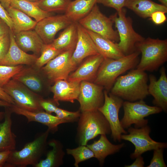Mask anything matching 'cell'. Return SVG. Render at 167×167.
Masks as SVG:
<instances>
[{"mask_svg":"<svg viewBox=\"0 0 167 167\" xmlns=\"http://www.w3.org/2000/svg\"><path fill=\"white\" fill-rule=\"evenodd\" d=\"M148 76L145 71L137 68L120 76L111 89V93L123 100L134 102L143 100L149 94Z\"/></svg>","mask_w":167,"mask_h":167,"instance_id":"6da1fadb","label":"cell"},{"mask_svg":"<svg viewBox=\"0 0 167 167\" xmlns=\"http://www.w3.org/2000/svg\"><path fill=\"white\" fill-rule=\"evenodd\" d=\"M140 52L135 51L117 59L104 58L97 71L94 83L110 90L117 79L126 71L136 67Z\"/></svg>","mask_w":167,"mask_h":167,"instance_id":"7a4b0ae2","label":"cell"},{"mask_svg":"<svg viewBox=\"0 0 167 167\" xmlns=\"http://www.w3.org/2000/svg\"><path fill=\"white\" fill-rule=\"evenodd\" d=\"M135 51L141 53L137 69L143 71L157 70L167 61V39L148 37L137 43Z\"/></svg>","mask_w":167,"mask_h":167,"instance_id":"3957f363","label":"cell"},{"mask_svg":"<svg viewBox=\"0 0 167 167\" xmlns=\"http://www.w3.org/2000/svg\"><path fill=\"white\" fill-rule=\"evenodd\" d=\"M50 132L48 128L33 140L26 144L20 150L11 151L4 166L25 167L32 165L34 167L41 160L46 149Z\"/></svg>","mask_w":167,"mask_h":167,"instance_id":"277c9868","label":"cell"},{"mask_svg":"<svg viewBox=\"0 0 167 167\" xmlns=\"http://www.w3.org/2000/svg\"><path fill=\"white\" fill-rule=\"evenodd\" d=\"M78 120L77 138L80 145L88 142L99 135L111 133L109 123L98 110L81 112Z\"/></svg>","mask_w":167,"mask_h":167,"instance_id":"5b68a950","label":"cell"},{"mask_svg":"<svg viewBox=\"0 0 167 167\" xmlns=\"http://www.w3.org/2000/svg\"><path fill=\"white\" fill-rule=\"evenodd\" d=\"M109 17L117 29L119 40L117 44L120 50L125 55L135 51L136 44L145 38L134 30L132 19L126 16V10L123 8Z\"/></svg>","mask_w":167,"mask_h":167,"instance_id":"8992f818","label":"cell"},{"mask_svg":"<svg viewBox=\"0 0 167 167\" xmlns=\"http://www.w3.org/2000/svg\"><path fill=\"white\" fill-rule=\"evenodd\" d=\"M122 106L124 115L120 122L124 129L128 128L133 124L136 128L144 126L148 123V120L145 119V117L162 111L156 106L147 105L143 100L134 102L126 101L123 102Z\"/></svg>","mask_w":167,"mask_h":167,"instance_id":"52a82bcc","label":"cell"},{"mask_svg":"<svg viewBox=\"0 0 167 167\" xmlns=\"http://www.w3.org/2000/svg\"><path fill=\"white\" fill-rule=\"evenodd\" d=\"M2 88L19 107L31 111L44 110L40 105L43 97L19 82L11 79Z\"/></svg>","mask_w":167,"mask_h":167,"instance_id":"ba28073f","label":"cell"},{"mask_svg":"<svg viewBox=\"0 0 167 167\" xmlns=\"http://www.w3.org/2000/svg\"><path fill=\"white\" fill-rule=\"evenodd\" d=\"M78 22L85 29L114 42L119 41L118 32L113 27V21L110 17H107L101 11L96 3L90 12Z\"/></svg>","mask_w":167,"mask_h":167,"instance_id":"9c48e42d","label":"cell"},{"mask_svg":"<svg viewBox=\"0 0 167 167\" xmlns=\"http://www.w3.org/2000/svg\"><path fill=\"white\" fill-rule=\"evenodd\" d=\"M104 101L98 110L104 115L108 122L111 130V135L115 141L120 142L122 134H127L122 126L119 118V112L122 106L123 101L121 98L107 91L104 92Z\"/></svg>","mask_w":167,"mask_h":167,"instance_id":"30bf717a","label":"cell"},{"mask_svg":"<svg viewBox=\"0 0 167 167\" xmlns=\"http://www.w3.org/2000/svg\"><path fill=\"white\" fill-rule=\"evenodd\" d=\"M127 131L129 134H122L121 138V139L129 141L134 145V152L130 155L132 159L136 158L148 151L167 147L166 143L156 142L150 137L151 129L147 125L140 128L130 127Z\"/></svg>","mask_w":167,"mask_h":167,"instance_id":"8fae6325","label":"cell"},{"mask_svg":"<svg viewBox=\"0 0 167 167\" xmlns=\"http://www.w3.org/2000/svg\"><path fill=\"white\" fill-rule=\"evenodd\" d=\"M74 51L62 52L41 68L50 84L59 80H67L70 73L76 68L71 61Z\"/></svg>","mask_w":167,"mask_h":167,"instance_id":"7c38bea8","label":"cell"},{"mask_svg":"<svg viewBox=\"0 0 167 167\" xmlns=\"http://www.w3.org/2000/svg\"><path fill=\"white\" fill-rule=\"evenodd\" d=\"M103 87L95 83L83 80L80 82L77 100L81 112L98 110L103 104Z\"/></svg>","mask_w":167,"mask_h":167,"instance_id":"4fadbf2b","label":"cell"},{"mask_svg":"<svg viewBox=\"0 0 167 167\" xmlns=\"http://www.w3.org/2000/svg\"><path fill=\"white\" fill-rule=\"evenodd\" d=\"M72 22L66 15H52L37 22L34 28L45 44L52 43L60 30L64 29Z\"/></svg>","mask_w":167,"mask_h":167,"instance_id":"5bb4252c","label":"cell"},{"mask_svg":"<svg viewBox=\"0 0 167 167\" xmlns=\"http://www.w3.org/2000/svg\"><path fill=\"white\" fill-rule=\"evenodd\" d=\"M12 79L22 83L42 96L47 85L50 84L41 69L33 65H24L20 71Z\"/></svg>","mask_w":167,"mask_h":167,"instance_id":"9a60e30c","label":"cell"},{"mask_svg":"<svg viewBox=\"0 0 167 167\" xmlns=\"http://www.w3.org/2000/svg\"><path fill=\"white\" fill-rule=\"evenodd\" d=\"M77 31V41L71 57L72 63L75 67L87 57L99 54L90 36L78 22Z\"/></svg>","mask_w":167,"mask_h":167,"instance_id":"2e32d148","label":"cell"},{"mask_svg":"<svg viewBox=\"0 0 167 167\" xmlns=\"http://www.w3.org/2000/svg\"><path fill=\"white\" fill-rule=\"evenodd\" d=\"M160 76L158 79L154 75L148 76L149 84L148 85L149 94L153 97V104L165 112L167 110V77L166 70L162 66L160 70Z\"/></svg>","mask_w":167,"mask_h":167,"instance_id":"e0dca14e","label":"cell"},{"mask_svg":"<svg viewBox=\"0 0 167 167\" xmlns=\"http://www.w3.org/2000/svg\"><path fill=\"white\" fill-rule=\"evenodd\" d=\"M12 113L22 115L27 118L28 122H35L45 125L48 127L50 132H54L58 130L60 124L66 122L57 117L44 110L31 111L21 109L15 105L8 107Z\"/></svg>","mask_w":167,"mask_h":167,"instance_id":"ac0fdd59","label":"cell"},{"mask_svg":"<svg viewBox=\"0 0 167 167\" xmlns=\"http://www.w3.org/2000/svg\"><path fill=\"white\" fill-rule=\"evenodd\" d=\"M9 34L10 48L6 54L0 61V65L14 66L19 65L34 64L38 57L33 54H28L21 49L16 44L14 35L11 30Z\"/></svg>","mask_w":167,"mask_h":167,"instance_id":"d6986e66","label":"cell"},{"mask_svg":"<svg viewBox=\"0 0 167 167\" xmlns=\"http://www.w3.org/2000/svg\"><path fill=\"white\" fill-rule=\"evenodd\" d=\"M104 59L99 54L87 57L74 72L69 75L67 80L80 82L94 80Z\"/></svg>","mask_w":167,"mask_h":167,"instance_id":"ffe728a7","label":"cell"},{"mask_svg":"<svg viewBox=\"0 0 167 167\" xmlns=\"http://www.w3.org/2000/svg\"><path fill=\"white\" fill-rule=\"evenodd\" d=\"M80 82L63 79L56 81L50 88L53 94V99L57 102L65 101L73 103L79 96Z\"/></svg>","mask_w":167,"mask_h":167,"instance_id":"44dd1931","label":"cell"},{"mask_svg":"<svg viewBox=\"0 0 167 167\" xmlns=\"http://www.w3.org/2000/svg\"><path fill=\"white\" fill-rule=\"evenodd\" d=\"M18 46L25 52L31 51L39 57L44 43L35 30L20 32L14 35Z\"/></svg>","mask_w":167,"mask_h":167,"instance_id":"7402d4cb","label":"cell"},{"mask_svg":"<svg viewBox=\"0 0 167 167\" xmlns=\"http://www.w3.org/2000/svg\"><path fill=\"white\" fill-rule=\"evenodd\" d=\"M85 30L92 40L99 53L104 58L117 59L125 56L117 43L90 30Z\"/></svg>","mask_w":167,"mask_h":167,"instance_id":"603a6c76","label":"cell"},{"mask_svg":"<svg viewBox=\"0 0 167 167\" xmlns=\"http://www.w3.org/2000/svg\"><path fill=\"white\" fill-rule=\"evenodd\" d=\"M4 121L0 123V152L15 149L16 136L12 130V113L6 108Z\"/></svg>","mask_w":167,"mask_h":167,"instance_id":"cb8c5ba5","label":"cell"},{"mask_svg":"<svg viewBox=\"0 0 167 167\" xmlns=\"http://www.w3.org/2000/svg\"><path fill=\"white\" fill-rule=\"evenodd\" d=\"M99 139L86 146L93 152L94 157L102 165L105 158L108 155L118 152L124 146V143L115 145L108 139L105 135H101Z\"/></svg>","mask_w":167,"mask_h":167,"instance_id":"d4e9b609","label":"cell"},{"mask_svg":"<svg viewBox=\"0 0 167 167\" xmlns=\"http://www.w3.org/2000/svg\"><path fill=\"white\" fill-rule=\"evenodd\" d=\"M124 7L132 10L141 17H150L156 11L167 12V7L152 0H126Z\"/></svg>","mask_w":167,"mask_h":167,"instance_id":"484cf974","label":"cell"},{"mask_svg":"<svg viewBox=\"0 0 167 167\" xmlns=\"http://www.w3.org/2000/svg\"><path fill=\"white\" fill-rule=\"evenodd\" d=\"M78 22H73L64 29L51 43L56 49L62 52L74 50L78 40Z\"/></svg>","mask_w":167,"mask_h":167,"instance_id":"4316f807","label":"cell"},{"mask_svg":"<svg viewBox=\"0 0 167 167\" xmlns=\"http://www.w3.org/2000/svg\"><path fill=\"white\" fill-rule=\"evenodd\" d=\"M96 0H75L70 2L65 14L72 22H78L91 11Z\"/></svg>","mask_w":167,"mask_h":167,"instance_id":"83f0119b","label":"cell"},{"mask_svg":"<svg viewBox=\"0 0 167 167\" xmlns=\"http://www.w3.org/2000/svg\"><path fill=\"white\" fill-rule=\"evenodd\" d=\"M6 10L13 23L11 31L14 35L21 31L34 28L37 22L22 11L11 6Z\"/></svg>","mask_w":167,"mask_h":167,"instance_id":"f1b7e54d","label":"cell"},{"mask_svg":"<svg viewBox=\"0 0 167 167\" xmlns=\"http://www.w3.org/2000/svg\"><path fill=\"white\" fill-rule=\"evenodd\" d=\"M52 149L47 153L45 159L41 160L35 167H58L62 165L65 152L61 143L52 139L48 143Z\"/></svg>","mask_w":167,"mask_h":167,"instance_id":"f546056e","label":"cell"},{"mask_svg":"<svg viewBox=\"0 0 167 167\" xmlns=\"http://www.w3.org/2000/svg\"><path fill=\"white\" fill-rule=\"evenodd\" d=\"M10 6L33 18L37 22L45 17L53 15L52 13L41 10L36 2L26 0H12Z\"/></svg>","mask_w":167,"mask_h":167,"instance_id":"4dcf8cb0","label":"cell"},{"mask_svg":"<svg viewBox=\"0 0 167 167\" xmlns=\"http://www.w3.org/2000/svg\"><path fill=\"white\" fill-rule=\"evenodd\" d=\"M71 0H40L36 2L42 10L48 12H65Z\"/></svg>","mask_w":167,"mask_h":167,"instance_id":"1f68e13d","label":"cell"},{"mask_svg":"<svg viewBox=\"0 0 167 167\" xmlns=\"http://www.w3.org/2000/svg\"><path fill=\"white\" fill-rule=\"evenodd\" d=\"M62 52L55 48L51 43L44 44L40 56L33 65L36 68L41 69Z\"/></svg>","mask_w":167,"mask_h":167,"instance_id":"d6a6232c","label":"cell"},{"mask_svg":"<svg viewBox=\"0 0 167 167\" xmlns=\"http://www.w3.org/2000/svg\"><path fill=\"white\" fill-rule=\"evenodd\" d=\"M66 150L67 154L74 157L75 167H78L80 162L94 157L93 152L86 145H80L75 148H67Z\"/></svg>","mask_w":167,"mask_h":167,"instance_id":"836d02e7","label":"cell"},{"mask_svg":"<svg viewBox=\"0 0 167 167\" xmlns=\"http://www.w3.org/2000/svg\"><path fill=\"white\" fill-rule=\"evenodd\" d=\"M24 65L9 66L0 65V87L2 88L13 76L22 69Z\"/></svg>","mask_w":167,"mask_h":167,"instance_id":"e575fe53","label":"cell"},{"mask_svg":"<svg viewBox=\"0 0 167 167\" xmlns=\"http://www.w3.org/2000/svg\"><path fill=\"white\" fill-rule=\"evenodd\" d=\"M59 118L65 121L66 123L78 121L81 113L79 111H69L58 107L54 112Z\"/></svg>","mask_w":167,"mask_h":167,"instance_id":"d590c367","label":"cell"},{"mask_svg":"<svg viewBox=\"0 0 167 167\" xmlns=\"http://www.w3.org/2000/svg\"><path fill=\"white\" fill-rule=\"evenodd\" d=\"M163 148L154 150L153 156L150 163L147 167H167L163 158Z\"/></svg>","mask_w":167,"mask_h":167,"instance_id":"8d00e7d4","label":"cell"},{"mask_svg":"<svg viewBox=\"0 0 167 167\" xmlns=\"http://www.w3.org/2000/svg\"><path fill=\"white\" fill-rule=\"evenodd\" d=\"M126 0H96V3L102 4L104 6L115 9L117 12L124 7Z\"/></svg>","mask_w":167,"mask_h":167,"instance_id":"74e56055","label":"cell"},{"mask_svg":"<svg viewBox=\"0 0 167 167\" xmlns=\"http://www.w3.org/2000/svg\"><path fill=\"white\" fill-rule=\"evenodd\" d=\"M40 105L42 109L46 112L51 114L54 112L58 107V102L53 99H42L40 102Z\"/></svg>","mask_w":167,"mask_h":167,"instance_id":"f35d334b","label":"cell"},{"mask_svg":"<svg viewBox=\"0 0 167 167\" xmlns=\"http://www.w3.org/2000/svg\"><path fill=\"white\" fill-rule=\"evenodd\" d=\"M10 45L9 33L0 38V61L8 52Z\"/></svg>","mask_w":167,"mask_h":167,"instance_id":"ab89813d","label":"cell"},{"mask_svg":"<svg viewBox=\"0 0 167 167\" xmlns=\"http://www.w3.org/2000/svg\"><path fill=\"white\" fill-rule=\"evenodd\" d=\"M165 13L161 11H156L153 13L150 17L151 20L155 24L160 25L164 23L167 20Z\"/></svg>","mask_w":167,"mask_h":167,"instance_id":"60d3db41","label":"cell"},{"mask_svg":"<svg viewBox=\"0 0 167 167\" xmlns=\"http://www.w3.org/2000/svg\"><path fill=\"white\" fill-rule=\"evenodd\" d=\"M0 18L8 26L11 31L13 28V24L11 19L6 9L0 3Z\"/></svg>","mask_w":167,"mask_h":167,"instance_id":"b9f144b4","label":"cell"},{"mask_svg":"<svg viewBox=\"0 0 167 167\" xmlns=\"http://www.w3.org/2000/svg\"><path fill=\"white\" fill-rule=\"evenodd\" d=\"M0 99L12 105H15L13 99L0 87Z\"/></svg>","mask_w":167,"mask_h":167,"instance_id":"7bdbcfd3","label":"cell"},{"mask_svg":"<svg viewBox=\"0 0 167 167\" xmlns=\"http://www.w3.org/2000/svg\"><path fill=\"white\" fill-rule=\"evenodd\" d=\"M10 30L7 24L0 18V37L9 34Z\"/></svg>","mask_w":167,"mask_h":167,"instance_id":"ee69618b","label":"cell"},{"mask_svg":"<svg viewBox=\"0 0 167 167\" xmlns=\"http://www.w3.org/2000/svg\"><path fill=\"white\" fill-rule=\"evenodd\" d=\"M135 161L131 164L126 165V167H144V162L143 158L140 156L136 158Z\"/></svg>","mask_w":167,"mask_h":167,"instance_id":"f6af8a7d","label":"cell"},{"mask_svg":"<svg viewBox=\"0 0 167 167\" xmlns=\"http://www.w3.org/2000/svg\"><path fill=\"white\" fill-rule=\"evenodd\" d=\"M11 151L0 152V167L4 166Z\"/></svg>","mask_w":167,"mask_h":167,"instance_id":"bcb514c9","label":"cell"},{"mask_svg":"<svg viewBox=\"0 0 167 167\" xmlns=\"http://www.w3.org/2000/svg\"><path fill=\"white\" fill-rule=\"evenodd\" d=\"M12 0H0V3L6 9L10 6Z\"/></svg>","mask_w":167,"mask_h":167,"instance_id":"7dc6e473","label":"cell"},{"mask_svg":"<svg viewBox=\"0 0 167 167\" xmlns=\"http://www.w3.org/2000/svg\"><path fill=\"white\" fill-rule=\"evenodd\" d=\"M12 105V104L0 99V106H3L5 108H8L10 107Z\"/></svg>","mask_w":167,"mask_h":167,"instance_id":"c3c4849f","label":"cell"},{"mask_svg":"<svg viewBox=\"0 0 167 167\" xmlns=\"http://www.w3.org/2000/svg\"><path fill=\"white\" fill-rule=\"evenodd\" d=\"M160 2L162 5L167 7V0H158Z\"/></svg>","mask_w":167,"mask_h":167,"instance_id":"681fc988","label":"cell"},{"mask_svg":"<svg viewBox=\"0 0 167 167\" xmlns=\"http://www.w3.org/2000/svg\"><path fill=\"white\" fill-rule=\"evenodd\" d=\"M5 112H0V121L4 118Z\"/></svg>","mask_w":167,"mask_h":167,"instance_id":"f907efd6","label":"cell"},{"mask_svg":"<svg viewBox=\"0 0 167 167\" xmlns=\"http://www.w3.org/2000/svg\"><path fill=\"white\" fill-rule=\"evenodd\" d=\"M28 1H30L31 2H38L40 0H26Z\"/></svg>","mask_w":167,"mask_h":167,"instance_id":"816d5d0a","label":"cell"},{"mask_svg":"<svg viewBox=\"0 0 167 167\" xmlns=\"http://www.w3.org/2000/svg\"><path fill=\"white\" fill-rule=\"evenodd\" d=\"M2 37V36L0 37V38H1Z\"/></svg>","mask_w":167,"mask_h":167,"instance_id":"f5cc1de1","label":"cell"}]
</instances>
